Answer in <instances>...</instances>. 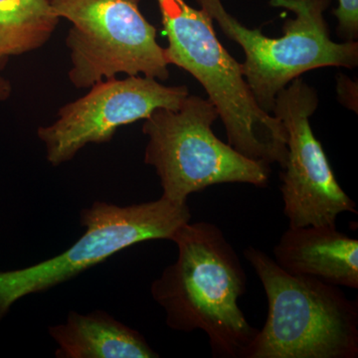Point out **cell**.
<instances>
[{
  "label": "cell",
  "instance_id": "obj_1",
  "mask_svg": "<svg viewBox=\"0 0 358 358\" xmlns=\"http://www.w3.org/2000/svg\"><path fill=\"white\" fill-rule=\"evenodd\" d=\"M171 241L178 259L150 287L167 327L203 331L214 357L243 358L259 329L238 303L247 291V275L236 250L220 227L206 221L185 224Z\"/></svg>",
  "mask_w": 358,
  "mask_h": 358
},
{
  "label": "cell",
  "instance_id": "obj_2",
  "mask_svg": "<svg viewBox=\"0 0 358 358\" xmlns=\"http://www.w3.org/2000/svg\"><path fill=\"white\" fill-rule=\"evenodd\" d=\"M157 1L169 40L164 48L167 64L189 73L203 87L231 147L248 159L284 169L288 157L286 129L278 117L259 107L241 64L216 36L210 15L185 0Z\"/></svg>",
  "mask_w": 358,
  "mask_h": 358
},
{
  "label": "cell",
  "instance_id": "obj_3",
  "mask_svg": "<svg viewBox=\"0 0 358 358\" xmlns=\"http://www.w3.org/2000/svg\"><path fill=\"white\" fill-rule=\"evenodd\" d=\"M244 257L262 282L265 324L243 358H357L358 305L339 287L296 277L254 246Z\"/></svg>",
  "mask_w": 358,
  "mask_h": 358
},
{
  "label": "cell",
  "instance_id": "obj_4",
  "mask_svg": "<svg viewBox=\"0 0 358 358\" xmlns=\"http://www.w3.org/2000/svg\"><path fill=\"white\" fill-rule=\"evenodd\" d=\"M217 22L226 37L240 45L245 54L242 74L259 107L272 114L275 96L301 75L319 68L358 65L357 41H334L324 13L331 0H270L296 17L287 20L282 35L271 38L260 28L247 27L227 13L221 0H196Z\"/></svg>",
  "mask_w": 358,
  "mask_h": 358
},
{
  "label": "cell",
  "instance_id": "obj_5",
  "mask_svg": "<svg viewBox=\"0 0 358 358\" xmlns=\"http://www.w3.org/2000/svg\"><path fill=\"white\" fill-rule=\"evenodd\" d=\"M218 117L208 99L189 95L178 110L157 109L143 120L145 162L157 171L162 197L186 204L192 193L212 185H268L271 166L244 157L215 136L212 126Z\"/></svg>",
  "mask_w": 358,
  "mask_h": 358
},
{
  "label": "cell",
  "instance_id": "obj_6",
  "mask_svg": "<svg viewBox=\"0 0 358 358\" xmlns=\"http://www.w3.org/2000/svg\"><path fill=\"white\" fill-rule=\"evenodd\" d=\"M190 220L187 203H174L164 197L129 206L95 202L81 211L86 231L69 249L31 267L0 272V320L23 296L69 281L133 245L171 240Z\"/></svg>",
  "mask_w": 358,
  "mask_h": 358
},
{
  "label": "cell",
  "instance_id": "obj_7",
  "mask_svg": "<svg viewBox=\"0 0 358 358\" xmlns=\"http://www.w3.org/2000/svg\"><path fill=\"white\" fill-rule=\"evenodd\" d=\"M50 1L56 15L72 23L66 38L68 75L77 88H91L119 74L169 79L157 28L141 13V0Z\"/></svg>",
  "mask_w": 358,
  "mask_h": 358
},
{
  "label": "cell",
  "instance_id": "obj_8",
  "mask_svg": "<svg viewBox=\"0 0 358 358\" xmlns=\"http://www.w3.org/2000/svg\"><path fill=\"white\" fill-rule=\"evenodd\" d=\"M317 107V90L300 77L279 92L272 112L287 133L288 157L280 174V190L291 228L336 226L341 214L358 213L313 134L310 117Z\"/></svg>",
  "mask_w": 358,
  "mask_h": 358
},
{
  "label": "cell",
  "instance_id": "obj_9",
  "mask_svg": "<svg viewBox=\"0 0 358 358\" xmlns=\"http://www.w3.org/2000/svg\"><path fill=\"white\" fill-rule=\"evenodd\" d=\"M188 96L187 87L166 86L155 78H112L63 106L57 121L41 127L37 134L47 160L57 166L74 159L89 143H108L117 129L145 120L155 110H178Z\"/></svg>",
  "mask_w": 358,
  "mask_h": 358
},
{
  "label": "cell",
  "instance_id": "obj_10",
  "mask_svg": "<svg viewBox=\"0 0 358 358\" xmlns=\"http://www.w3.org/2000/svg\"><path fill=\"white\" fill-rule=\"evenodd\" d=\"M273 253L275 262L289 274L358 289V240L336 226L289 227Z\"/></svg>",
  "mask_w": 358,
  "mask_h": 358
},
{
  "label": "cell",
  "instance_id": "obj_11",
  "mask_svg": "<svg viewBox=\"0 0 358 358\" xmlns=\"http://www.w3.org/2000/svg\"><path fill=\"white\" fill-rule=\"evenodd\" d=\"M58 358H157L159 355L136 329L109 313H69L65 324L49 327Z\"/></svg>",
  "mask_w": 358,
  "mask_h": 358
},
{
  "label": "cell",
  "instance_id": "obj_12",
  "mask_svg": "<svg viewBox=\"0 0 358 358\" xmlns=\"http://www.w3.org/2000/svg\"><path fill=\"white\" fill-rule=\"evenodd\" d=\"M60 18L50 0H0V55H22L51 38Z\"/></svg>",
  "mask_w": 358,
  "mask_h": 358
},
{
  "label": "cell",
  "instance_id": "obj_13",
  "mask_svg": "<svg viewBox=\"0 0 358 358\" xmlns=\"http://www.w3.org/2000/svg\"><path fill=\"white\" fill-rule=\"evenodd\" d=\"M333 14L338 20L336 34L343 41H357L358 37V0H338Z\"/></svg>",
  "mask_w": 358,
  "mask_h": 358
},
{
  "label": "cell",
  "instance_id": "obj_14",
  "mask_svg": "<svg viewBox=\"0 0 358 358\" xmlns=\"http://www.w3.org/2000/svg\"><path fill=\"white\" fill-rule=\"evenodd\" d=\"M8 59L6 56L0 55V102L8 100L13 93L10 82L3 76V71L8 63Z\"/></svg>",
  "mask_w": 358,
  "mask_h": 358
}]
</instances>
